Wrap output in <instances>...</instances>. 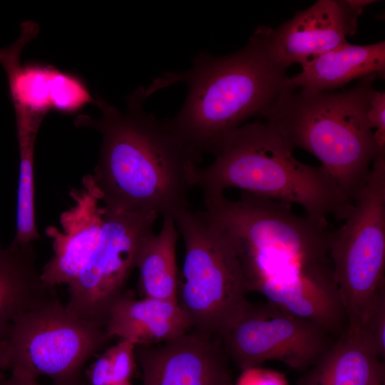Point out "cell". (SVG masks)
Masks as SVG:
<instances>
[{"instance_id":"cell-24","label":"cell","mask_w":385,"mask_h":385,"mask_svg":"<svg viewBox=\"0 0 385 385\" xmlns=\"http://www.w3.org/2000/svg\"><path fill=\"white\" fill-rule=\"evenodd\" d=\"M237 385H284L281 376L274 371L252 367L242 371Z\"/></svg>"},{"instance_id":"cell-12","label":"cell","mask_w":385,"mask_h":385,"mask_svg":"<svg viewBox=\"0 0 385 385\" xmlns=\"http://www.w3.org/2000/svg\"><path fill=\"white\" fill-rule=\"evenodd\" d=\"M143 385H232L230 358L219 337L190 329L163 343L137 345Z\"/></svg>"},{"instance_id":"cell-6","label":"cell","mask_w":385,"mask_h":385,"mask_svg":"<svg viewBox=\"0 0 385 385\" xmlns=\"http://www.w3.org/2000/svg\"><path fill=\"white\" fill-rule=\"evenodd\" d=\"M185 246L177 303L191 329L219 337L252 306L238 257L227 240L191 209L175 220Z\"/></svg>"},{"instance_id":"cell-4","label":"cell","mask_w":385,"mask_h":385,"mask_svg":"<svg viewBox=\"0 0 385 385\" xmlns=\"http://www.w3.org/2000/svg\"><path fill=\"white\" fill-rule=\"evenodd\" d=\"M287 77L253 36L244 48L230 55L201 52L189 71L168 78L188 86L181 109L167 119L168 125L200 155L212 153L226 135L249 118L262 117L289 90Z\"/></svg>"},{"instance_id":"cell-16","label":"cell","mask_w":385,"mask_h":385,"mask_svg":"<svg viewBox=\"0 0 385 385\" xmlns=\"http://www.w3.org/2000/svg\"><path fill=\"white\" fill-rule=\"evenodd\" d=\"M384 41L365 46L347 43L314 58L296 76H288L286 86L289 90L329 92L356 78L384 76Z\"/></svg>"},{"instance_id":"cell-14","label":"cell","mask_w":385,"mask_h":385,"mask_svg":"<svg viewBox=\"0 0 385 385\" xmlns=\"http://www.w3.org/2000/svg\"><path fill=\"white\" fill-rule=\"evenodd\" d=\"M191 327L176 302L137 299L124 291L111 305L106 322L108 336L137 345H153L178 337Z\"/></svg>"},{"instance_id":"cell-27","label":"cell","mask_w":385,"mask_h":385,"mask_svg":"<svg viewBox=\"0 0 385 385\" xmlns=\"http://www.w3.org/2000/svg\"><path fill=\"white\" fill-rule=\"evenodd\" d=\"M7 370L5 355H4V344L0 345V381L3 379V372Z\"/></svg>"},{"instance_id":"cell-15","label":"cell","mask_w":385,"mask_h":385,"mask_svg":"<svg viewBox=\"0 0 385 385\" xmlns=\"http://www.w3.org/2000/svg\"><path fill=\"white\" fill-rule=\"evenodd\" d=\"M36 259L32 243L0 247V345L23 314L56 294L42 282Z\"/></svg>"},{"instance_id":"cell-22","label":"cell","mask_w":385,"mask_h":385,"mask_svg":"<svg viewBox=\"0 0 385 385\" xmlns=\"http://www.w3.org/2000/svg\"><path fill=\"white\" fill-rule=\"evenodd\" d=\"M135 348V345L133 343L120 340L115 345L108 349L114 384L130 383L136 363Z\"/></svg>"},{"instance_id":"cell-18","label":"cell","mask_w":385,"mask_h":385,"mask_svg":"<svg viewBox=\"0 0 385 385\" xmlns=\"http://www.w3.org/2000/svg\"><path fill=\"white\" fill-rule=\"evenodd\" d=\"M179 232L175 222L164 218L158 233H151L142 243L135 267L143 297L177 302L179 274L176 245Z\"/></svg>"},{"instance_id":"cell-30","label":"cell","mask_w":385,"mask_h":385,"mask_svg":"<svg viewBox=\"0 0 385 385\" xmlns=\"http://www.w3.org/2000/svg\"><path fill=\"white\" fill-rule=\"evenodd\" d=\"M0 247H1V245H0Z\"/></svg>"},{"instance_id":"cell-7","label":"cell","mask_w":385,"mask_h":385,"mask_svg":"<svg viewBox=\"0 0 385 385\" xmlns=\"http://www.w3.org/2000/svg\"><path fill=\"white\" fill-rule=\"evenodd\" d=\"M112 339L106 328L82 319L56 294L23 314L4 343L10 374L55 385H76L86 362Z\"/></svg>"},{"instance_id":"cell-11","label":"cell","mask_w":385,"mask_h":385,"mask_svg":"<svg viewBox=\"0 0 385 385\" xmlns=\"http://www.w3.org/2000/svg\"><path fill=\"white\" fill-rule=\"evenodd\" d=\"M364 7L362 0H319L276 29L260 26L252 36L279 67L287 70L299 63L302 68L347 43Z\"/></svg>"},{"instance_id":"cell-29","label":"cell","mask_w":385,"mask_h":385,"mask_svg":"<svg viewBox=\"0 0 385 385\" xmlns=\"http://www.w3.org/2000/svg\"><path fill=\"white\" fill-rule=\"evenodd\" d=\"M376 385H384V382H381V383H379V384H376Z\"/></svg>"},{"instance_id":"cell-13","label":"cell","mask_w":385,"mask_h":385,"mask_svg":"<svg viewBox=\"0 0 385 385\" xmlns=\"http://www.w3.org/2000/svg\"><path fill=\"white\" fill-rule=\"evenodd\" d=\"M69 195L73 203L61 214V227L45 230L53 254L42 268L41 279L53 288L76 279L98 243L103 222L101 194L92 175H86L81 187L72 188Z\"/></svg>"},{"instance_id":"cell-10","label":"cell","mask_w":385,"mask_h":385,"mask_svg":"<svg viewBox=\"0 0 385 385\" xmlns=\"http://www.w3.org/2000/svg\"><path fill=\"white\" fill-rule=\"evenodd\" d=\"M329 334L322 326L267 302L252 304L219 338L230 359L242 371L272 360L303 370L331 345Z\"/></svg>"},{"instance_id":"cell-20","label":"cell","mask_w":385,"mask_h":385,"mask_svg":"<svg viewBox=\"0 0 385 385\" xmlns=\"http://www.w3.org/2000/svg\"><path fill=\"white\" fill-rule=\"evenodd\" d=\"M52 107L64 113H73L88 103H95L88 88L77 76L57 70L52 90Z\"/></svg>"},{"instance_id":"cell-19","label":"cell","mask_w":385,"mask_h":385,"mask_svg":"<svg viewBox=\"0 0 385 385\" xmlns=\"http://www.w3.org/2000/svg\"><path fill=\"white\" fill-rule=\"evenodd\" d=\"M38 131L17 133L19 148V178L16 231L12 243H33L40 239L34 212V151Z\"/></svg>"},{"instance_id":"cell-2","label":"cell","mask_w":385,"mask_h":385,"mask_svg":"<svg viewBox=\"0 0 385 385\" xmlns=\"http://www.w3.org/2000/svg\"><path fill=\"white\" fill-rule=\"evenodd\" d=\"M147 89L127 98L121 112L98 94L95 103L102 116L79 115L78 128H93L102 136L99 160L92 175L106 207L123 211L155 212L175 221L190 210L192 175L202 155L183 143L167 119L143 110Z\"/></svg>"},{"instance_id":"cell-17","label":"cell","mask_w":385,"mask_h":385,"mask_svg":"<svg viewBox=\"0 0 385 385\" xmlns=\"http://www.w3.org/2000/svg\"><path fill=\"white\" fill-rule=\"evenodd\" d=\"M384 381L382 359L359 333L346 328L298 385H376Z\"/></svg>"},{"instance_id":"cell-28","label":"cell","mask_w":385,"mask_h":385,"mask_svg":"<svg viewBox=\"0 0 385 385\" xmlns=\"http://www.w3.org/2000/svg\"><path fill=\"white\" fill-rule=\"evenodd\" d=\"M113 385H130V383L128 384H113Z\"/></svg>"},{"instance_id":"cell-9","label":"cell","mask_w":385,"mask_h":385,"mask_svg":"<svg viewBox=\"0 0 385 385\" xmlns=\"http://www.w3.org/2000/svg\"><path fill=\"white\" fill-rule=\"evenodd\" d=\"M103 208L98 243L78 276L67 285L66 305L77 316L106 328L108 309L124 292L140 246L154 232L158 215L150 211Z\"/></svg>"},{"instance_id":"cell-26","label":"cell","mask_w":385,"mask_h":385,"mask_svg":"<svg viewBox=\"0 0 385 385\" xmlns=\"http://www.w3.org/2000/svg\"><path fill=\"white\" fill-rule=\"evenodd\" d=\"M0 385H41L37 380L16 376L11 374L7 378H3Z\"/></svg>"},{"instance_id":"cell-25","label":"cell","mask_w":385,"mask_h":385,"mask_svg":"<svg viewBox=\"0 0 385 385\" xmlns=\"http://www.w3.org/2000/svg\"><path fill=\"white\" fill-rule=\"evenodd\" d=\"M89 380L91 385L114 384L111 357L108 349L91 366Z\"/></svg>"},{"instance_id":"cell-21","label":"cell","mask_w":385,"mask_h":385,"mask_svg":"<svg viewBox=\"0 0 385 385\" xmlns=\"http://www.w3.org/2000/svg\"><path fill=\"white\" fill-rule=\"evenodd\" d=\"M347 328V327H346ZM349 329L359 332L381 359L385 356V288L374 298L364 312L359 324Z\"/></svg>"},{"instance_id":"cell-1","label":"cell","mask_w":385,"mask_h":385,"mask_svg":"<svg viewBox=\"0 0 385 385\" xmlns=\"http://www.w3.org/2000/svg\"><path fill=\"white\" fill-rule=\"evenodd\" d=\"M204 200L199 211L234 249L250 292L330 333L346 318L330 257L327 223L296 215L291 205L242 191Z\"/></svg>"},{"instance_id":"cell-23","label":"cell","mask_w":385,"mask_h":385,"mask_svg":"<svg viewBox=\"0 0 385 385\" xmlns=\"http://www.w3.org/2000/svg\"><path fill=\"white\" fill-rule=\"evenodd\" d=\"M366 120L374 132V137L379 153L385 152V93L373 91L370 98Z\"/></svg>"},{"instance_id":"cell-5","label":"cell","mask_w":385,"mask_h":385,"mask_svg":"<svg viewBox=\"0 0 385 385\" xmlns=\"http://www.w3.org/2000/svg\"><path fill=\"white\" fill-rule=\"evenodd\" d=\"M376 77L339 92L287 90L262 116L293 149L314 155L351 202L379 153L366 120Z\"/></svg>"},{"instance_id":"cell-8","label":"cell","mask_w":385,"mask_h":385,"mask_svg":"<svg viewBox=\"0 0 385 385\" xmlns=\"http://www.w3.org/2000/svg\"><path fill=\"white\" fill-rule=\"evenodd\" d=\"M339 230L330 257L347 327L356 328L385 288V152L376 154L369 178Z\"/></svg>"},{"instance_id":"cell-3","label":"cell","mask_w":385,"mask_h":385,"mask_svg":"<svg viewBox=\"0 0 385 385\" xmlns=\"http://www.w3.org/2000/svg\"><path fill=\"white\" fill-rule=\"evenodd\" d=\"M286 139L267 122L243 124L226 135L212 151L214 159L197 165L194 187L203 198L238 188L265 198L302 207L306 215L327 223L344 219L353 202L320 166L298 160Z\"/></svg>"}]
</instances>
